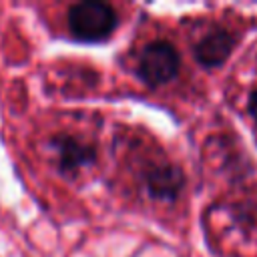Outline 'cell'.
Segmentation results:
<instances>
[{
  "label": "cell",
  "mask_w": 257,
  "mask_h": 257,
  "mask_svg": "<svg viewBox=\"0 0 257 257\" xmlns=\"http://www.w3.org/2000/svg\"><path fill=\"white\" fill-rule=\"evenodd\" d=\"M118 12L102 0H80L66 10V28L72 40L84 44L106 42L118 28Z\"/></svg>",
  "instance_id": "obj_1"
},
{
  "label": "cell",
  "mask_w": 257,
  "mask_h": 257,
  "mask_svg": "<svg viewBox=\"0 0 257 257\" xmlns=\"http://www.w3.org/2000/svg\"><path fill=\"white\" fill-rule=\"evenodd\" d=\"M181 70V54L177 46L167 38H155L147 42L137 58L135 72L149 88H159L177 78Z\"/></svg>",
  "instance_id": "obj_2"
},
{
  "label": "cell",
  "mask_w": 257,
  "mask_h": 257,
  "mask_svg": "<svg viewBox=\"0 0 257 257\" xmlns=\"http://www.w3.org/2000/svg\"><path fill=\"white\" fill-rule=\"evenodd\" d=\"M48 147L54 151V165L62 177H72L98 161L96 147L76 135L56 133L48 139Z\"/></svg>",
  "instance_id": "obj_3"
},
{
  "label": "cell",
  "mask_w": 257,
  "mask_h": 257,
  "mask_svg": "<svg viewBox=\"0 0 257 257\" xmlns=\"http://www.w3.org/2000/svg\"><path fill=\"white\" fill-rule=\"evenodd\" d=\"M141 181L149 199L159 203H175L187 185L185 171L169 161L149 163L141 173Z\"/></svg>",
  "instance_id": "obj_4"
},
{
  "label": "cell",
  "mask_w": 257,
  "mask_h": 257,
  "mask_svg": "<svg viewBox=\"0 0 257 257\" xmlns=\"http://www.w3.org/2000/svg\"><path fill=\"white\" fill-rule=\"evenodd\" d=\"M239 38L223 28V26H215L209 32H205L193 46V58L195 62L205 68V70H215L221 68L233 54L235 46H237Z\"/></svg>",
  "instance_id": "obj_5"
},
{
  "label": "cell",
  "mask_w": 257,
  "mask_h": 257,
  "mask_svg": "<svg viewBox=\"0 0 257 257\" xmlns=\"http://www.w3.org/2000/svg\"><path fill=\"white\" fill-rule=\"evenodd\" d=\"M247 112H249V116L253 118V122L257 124V88L249 94V100H247Z\"/></svg>",
  "instance_id": "obj_6"
}]
</instances>
